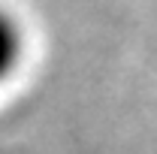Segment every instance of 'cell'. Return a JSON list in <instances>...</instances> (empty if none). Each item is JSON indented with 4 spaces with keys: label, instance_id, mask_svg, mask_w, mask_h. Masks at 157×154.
<instances>
[{
    "label": "cell",
    "instance_id": "1",
    "mask_svg": "<svg viewBox=\"0 0 157 154\" xmlns=\"http://www.w3.org/2000/svg\"><path fill=\"white\" fill-rule=\"evenodd\" d=\"M24 55V30L15 15L0 9V82L12 76Z\"/></svg>",
    "mask_w": 157,
    "mask_h": 154
}]
</instances>
